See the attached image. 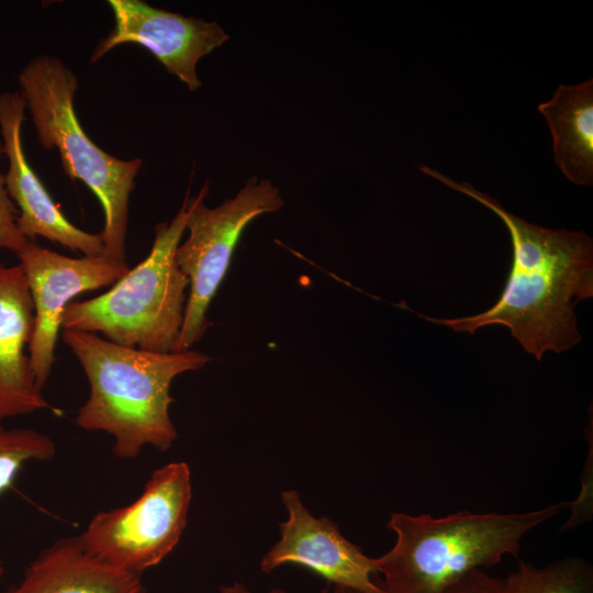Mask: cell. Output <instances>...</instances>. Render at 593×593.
I'll use <instances>...</instances> for the list:
<instances>
[{
  "label": "cell",
  "instance_id": "52a82bcc",
  "mask_svg": "<svg viewBox=\"0 0 593 593\" xmlns=\"http://www.w3.org/2000/svg\"><path fill=\"white\" fill-rule=\"evenodd\" d=\"M191 496L189 466L169 462L152 473L131 504L97 513L77 536L78 542L90 556L141 575L178 545Z\"/></svg>",
  "mask_w": 593,
  "mask_h": 593
},
{
  "label": "cell",
  "instance_id": "6da1fadb",
  "mask_svg": "<svg viewBox=\"0 0 593 593\" xmlns=\"http://www.w3.org/2000/svg\"><path fill=\"white\" fill-rule=\"evenodd\" d=\"M419 170L494 212L508 230L513 261L503 292L486 311L458 318L418 315L458 333L504 325L537 360L547 351L559 354L579 344L574 307L593 295L592 238L584 232L532 224L468 182H456L428 166Z\"/></svg>",
  "mask_w": 593,
  "mask_h": 593
},
{
  "label": "cell",
  "instance_id": "4fadbf2b",
  "mask_svg": "<svg viewBox=\"0 0 593 593\" xmlns=\"http://www.w3.org/2000/svg\"><path fill=\"white\" fill-rule=\"evenodd\" d=\"M141 575L87 553L77 537L43 550L5 593H145Z\"/></svg>",
  "mask_w": 593,
  "mask_h": 593
},
{
  "label": "cell",
  "instance_id": "e0dca14e",
  "mask_svg": "<svg viewBox=\"0 0 593 593\" xmlns=\"http://www.w3.org/2000/svg\"><path fill=\"white\" fill-rule=\"evenodd\" d=\"M2 154L4 150L0 138V156ZM18 214L15 204L7 191L4 175L0 172V248L9 249L16 255L30 242L18 227Z\"/></svg>",
  "mask_w": 593,
  "mask_h": 593
},
{
  "label": "cell",
  "instance_id": "30bf717a",
  "mask_svg": "<svg viewBox=\"0 0 593 593\" xmlns=\"http://www.w3.org/2000/svg\"><path fill=\"white\" fill-rule=\"evenodd\" d=\"M282 501L289 516L279 525L280 540L261 559L264 572L298 564L336 586L357 593H384L372 580L377 574L374 559L346 539L335 522L311 515L294 490L284 491Z\"/></svg>",
  "mask_w": 593,
  "mask_h": 593
},
{
  "label": "cell",
  "instance_id": "d6986e66",
  "mask_svg": "<svg viewBox=\"0 0 593 593\" xmlns=\"http://www.w3.org/2000/svg\"><path fill=\"white\" fill-rule=\"evenodd\" d=\"M220 593H250V592L244 584L236 582L232 585L222 586L220 589ZM269 593H286V592L281 589H273ZM324 593H326V590Z\"/></svg>",
  "mask_w": 593,
  "mask_h": 593
},
{
  "label": "cell",
  "instance_id": "7c38bea8",
  "mask_svg": "<svg viewBox=\"0 0 593 593\" xmlns=\"http://www.w3.org/2000/svg\"><path fill=\"white\" fill-rule=\"evenodd\" d=\"M34 332V304L20 265L0 264V422L53 411L36 384L25 349Z\"/></svg>",
  "mask_w": 593,
  "mask_h": 593
},
{
  "label": "cell",
  "instance_id": "5b68a950",
  "mask_svg": "<svg viewBox=\"0 0 593 593\" xmlns=\"http://www.w3.org/2000/svg\"><path fill=\"white\" fill-rule=\"evenodd\" d=\"M40 145L57 148L65 174L78 179L98 198L104 213V254L126 261L128 203L142 159H119L94 144L76 115L77 76L58 57L32 58L19 75Z\"/></svg>",
  "mask_w": 593,
  "mask_h": 593
},
{
  "label": "cell",
  "instance_id": "8fae6325",
  "mask_svg": "<svg viewBox=\"0 0 593 593\" xmlns=\"http://www.w3.org/2000/svg\"><path fill=\"white\" fill-rule=\"evenodd\" d=\"M25 108L20 91L0 93L1 139L9 160L5 188L20 211V232L30 240L41 236L83 256L105 255L101 234L88 233L69 222L29 165L21 134Z\"/></svg>",
  "mask_w": 593,
  "mask_h": 593
},
{
  "label": "cell",
  "instance_id": "ac0fdd59",
  "mask_svg": "<svg viewBox=\"0 0 593 593\" xmlns=\"http://www.w3.org/2000/svg\"><path fill=\"white\" fill-rule=\"evenodd\" d=\"M334 593H357L336 586ZM446 593H505L504 580L489 575L481 569H474L452 583Z\"/></svg>",
  "mask_w": 593,
  "mask_h": 593
},
{
  "label": "cell",
  "instance_id": "277c9868",
  "mask_svg": "<svg viewBox=\"0 0 593 593\" xmlns=\"http://www.w3.org/2000/svg\"><path fill=\"white\" fill-rule=\"evenodd\" d=\"M190 197L170 222L155 227L149 254L111 288L64 310L61 327L102 334L115 344L155 353H176L189 280L176 262L186 232Z\"/></svg>",
  "mask_w": 593,
  "mask_h": 593
},
{
  "label": "cell",
  "instance_id": "3957f363",
  "mask_svg": "<svg viewBox=\"0 0 593 593\" xmlns=\"http://www.w3.org/2000/svg\"><path fill=\"white\" fill-rule=\"evenodd\" d=\"M570 505L559 502L523 513H470L444 517L392 513V549L376 558L384 593H446L461 577L481 567L518 557L523 537Z\"/></svg>",
  "mask_w": 593,
  "mask_h": 593
},
{
  "label": "cell",
  "instance_id": "9a60e30c",
  "mask_svg": "<svg viewBox=\"0 0 593 593\" xmlns=\"http://www.w3.org/2000/svg\"><path fill=\"white\" fill-rule=\"evenodd\" d=\"M505 593H593V569L575 557L536 568L519 561L518 569L504 580Z\"/></svg>",
  "mask_w": 593,
  "mask_h": 593
},
{
  "label": "cell",
  "instance_id": "9c48e42d",
  "mask_svg": "<svg viewBox=\"0 0 593 593\" xmlns=\"http://www.w3.org/2000/svg\"><path fill=\"white\" fill-rule=\"evenodd\" d=\"M108 4L114 15V26L98 42L91 64L118 45L138 44L190 91H195L201 87L197 74L199 60L228 40L215 21L184 16L141 0H110Z\"/></svg>",
  "mask_w": 593,
  "mask_h": 593
},
{
  "label": "cell",
  "instance_id": "2e32d148",
  "mask_svg": "<svg viewBox=\"0 0 593 593\" xmlns=\"http://www.w3.org/2000/svg\"><path fill=\"white\" fill-rule=\"evenodd\" d=\"M52 438L32 428L5 427L0 423V495L9 490L21 469L30 461H48L55 457ZM4 567L0 559V580Z\"/></svg>",
  "mask_w": 593,
  "mask_h": 593
},
{
  "label": "cell",
  "instance_id": "8992f818",
  "mask_svg": "<svg viewBox=\"0 0 593 593\" xmlns=\"http://www.w3.org/2000/svg\"><path fill=\"white\" fill-rule=\"evenodd\" d=\"M208 193L206 182L198 195L190 198L186 227L189 236L176 251V262L188 278L190 289L177 351L192 349L212 325L206 312L244 230L256 217L283 205L279 189L257 177L250 178L234 198L216 208L204 204Z\"/></svg>",
  "mask_w": 593,
  "mask_h": 593
},
{
  "label": "cell",
  "instance_id": "7a4b0ae2",
  "mask_svg": "<svg viewBox=\"0 0 593 593\" xmlns=\"http://www.w3.org/2000/svg\"><path fill=\"white\" fill-rule=\"evenodd\" d=\"M61 338L80 362L90 388L76 425L111 435L112 451L120 459L136 458L145 446L169 449L178 436L169 415L175 402L171 382L204 367L210 357L195 349L142 350L78 329L63 328Z\"/></svg>",
  "mask_w": 593,
  "mask_h": 593
},
{
  "label": "cell",
  "instance_id": "5bb4252c",
  "mask_svg": "<svg viewBox=\"0 0 593 593\" xmlns=\"http://www.w3.org/2000/svg\"><path fill=\"white\" fill-rule=\"evenodd\" d=\"M552 136L555 163L573 183H593V80L560 85L538 105Z\"/></svg>",
  "mask_w": 593,
  "mask_h": 593
},
{
  "label": "cell",
  "instance_id": "ba28073f",
  "mask_svg": "<svg viewBox=\"0 0 593 593\" xmlns=\"http://www.w3.org/2000/svg\"><path fill=\"white\" fill-rule=\"evenodd\" d=\"M34 304V332L29 357L36 384L51 376L65 307L75 296L111 287L131 269L126 261L107 255L72 258L34 240L18 254Z\"/></svg>",
  "mask_w": 593,
  "mask_h": 593
}]
</instances>
